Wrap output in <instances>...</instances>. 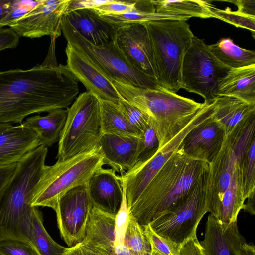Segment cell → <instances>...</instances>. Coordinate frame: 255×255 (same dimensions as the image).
<instances>
[{"instance_id":"obj_1","label":"cell","mask_w":255,"mask_h":255,"mask_svg":"<svg viewBox=\"0 0 255 255\" xmlns=\"http://www.w3.org/2000/svg\"><path fill=\"white\" fill-rule=\"evenodd\" d=\"M78 83L61 64L0 71V123L21 124L32 114L67 109L77 98Z\"/></svg>"},{"instance_id":"obj_2","label":"cell","mask_w":255,"mask_h":255,"mask_svg":"<svg viewBox=\"0 0 255 255\" xmlns=\"http://www.w3.org/2000/svg\"><path fill=\"white\" fill-rule=\"evenodd\" d=\"M47 153L48 148L41 145L26 154L0 189V241L10 239L31 245V200Z\"/></svg>"},{"instance_id":"obj_3","label":"cell","mask_w":255,"mask_h":255,"mask_svg":"<svg viewBox=\"0 0 255 255\" xmlns=\"http://www.w3.org/2000/svg\"><path fill=\"white\" fill-rule=\"evenodd\" d=\"M209 164L179 147L157 172L129 212L142 226L170 211L188 193Z\"/></svg>"},{"instance_id":"obj_4","label":"cell","mask_w":255,"mask_h":255,"mask_svg":"<svg viewBox=\"0 0 255 255\" xmlns=\"http://www.w3.org/2000/svg\"><path fill=\"white\" fill-rule=\"evenodd\" d=\"M120 97L138 107L150 118V126L160 149L173 139L191 122L203 103L163 88L155 90L112 81Z\"/></svg>"},{"instance_id":"obj_5","label":"cell","mask_w":255,"mask_h":255,"mask_svg":"<svg viewBox=\"0 0 255 255\" xmlns=\"http://www.w3.org/2000/svg\"><path fill=\"white\" fill-rule=\"evenodd\" d=\"M144 24L151 44L157 81L161 88L176 93L181 89L183 59L194 35L183 20H159Z\"/></svg>"},{"instance_id":"obj_6","label":"cell","mask_w":255,"mask_h":255,"mask_svg":"<svg viewBox=\"0 0 255 255\" xmlns=\"http://www.w3.org/2000/svg\"><path fill=\"white\" fill-rule=\"evenodd\" d=\"M66 121L58 140L57 161L99 148L103 134L101 100L89 92L80 94L67 108Z\"/></svg>"},{"instance_id":"obj_7","label":"cell","mask_w":255,"mask_h":255,"mask_svg":"<svg viewBox=\"0 0 255 255\" xmlns=\"http://www.w3.org/2000/svg\"><path fill=\"white\" fill-rule=\"evenodd\" d=\"M99 148L51 166H45L31 200L32 207L55 209L59 199L71 189L86 185L93 174L104 165Z\"/></svg>"},{"instance_id":"obj_8","label":"cell","mask_w":255,"mask_h":255,"mask_svg":"<svg viewBox=\"0 0 255 255\" xmlns=\"http://www.w3.org/2000/svg\"><path fill=\"white\" fill-rule=\"evenodd\" d=\"M61 31L67 44L87 56L110 81L137 87L162 89L156 79L132 66L115 42L104 46H95L72 27L64 16Z\"/></svg>"},{"instance_id":"obj_9","label":"cell","mask_w":255,"mask_h":255,"mask_svg":"<svg viewBox=\"0 0 255 255\" xmlns=\"http://www.w3.org/2000/svg\"><path fill=\"white\" fill-rule=\"evenodd\" d=\"M209 166L176 206L148 224L156 234L180 246L197 235L198 226L208 212Z\"/></svg>"},{"instance_id":"obj_10","label":"cell","mask_w":255,"mask_h":255,"mask_svg":"<svg viewBox=\"0 0 255 255\" xmlns=\"http://www.w3.org/2000/svg\"><path fill=\"white\" fill-rule=\"evenodd\" d=\"M230 69L211 54L203 40L194 36L183 59L180 88L199 95L204 101H214L220 81Z\"/></svg>"},{"instance_id":"obj_11","label":"cell","mask_w":255,"mask_h":255,"mask_svg":"<svg viewBox=\"0 0 255 255\" xmlns=\"http://www.w3.org/2000/svg\"><path fill=\"white\" fill-rule=\"evenodd\" d=\"M213 102H205L191 122L173 139L147 160L137 161L128 171L120 176L128 208L135 203L142 192L172 154L179 147L185 136L194 127L211 117Z\"/></svg>"},{"instance_id":"obj_12","label":"cell","mask_w":255,"mask_h":255,"mask_svg":"<svg viewBox=\"0 0 255 255\" xmlns=\"http://www.w3.org/2000/svg\"><path fill=\"white\" fill-rule=\"evenodd\" d=\"M93 207L86 185L71 189L58 201L54 210L61 236L69 247L85 239Z\"/></svg>"},{"instance_id":"obj_13","label":"cell","mask_w":255,"mask_h":255,"mask_svg":"<svg viewBox=\"0 0 255 255\" xmlns=\"http://www.w3.org/2000/svg\"><path fill=\"white\" fill-rule=\"evenodd\" d=\"M70 0H42L29 12L8 26L19 37L30 38L61 34V22Z\"/></svg>"},{"instance_id":"obj_14","label":"cell","mask_w":255,"mask_h":255,"mask_svg":"<svg viewBox=\"0 0 255 255\" xmlns=\"http://www.w3.org/2000/svg\"><path fill=\"white\" fill-rule=\"evenodd\" d=\"M114 42L132 66L156 79L151 44L144 24L118 27Z\"/></svg>"},{"instance_id":"obj_15","label":"cell","mask_w":255,"mask_h":255,"mask_svg":"<svg viewBox=\"0 0 255 255\" xmlns=\"http://www.w3.org/2000/svg\"><path fill=\"white\" fill-rule=\"evenodd\" d=\"M69 70L83 83L87 91L101 101L119 104L121 97L112 81L84 54L69 44L65 49Z\"/></svg>"},{"instance_id":"obj_16","label":"cell","mask_w":255,"mask_h":255,"mask_svg":"<svg viewBox=\"0 0 255 255\" xmlns=\"http://www.w3.org/2000/svg\"><path fill=\"white\" fill-rule=\"evenodd\" d=\"M225 138L223 129L212 115L191 130L179 147L188 156L210 163L221 150Z\"/></svg>"},{"instance_id":"obj_17","label":"cell","mask_w":255,"mask_h":255,"mask_svg":"<svg viewBox=\"0 0 255 255\" xmlns=\"http://www.w3.org/2000/svg\"><path fill=\"white\" fill-rule=\"evenodd\" d=\"M245 242L237 221L223 223L208 215L204 239L200 242L204 255H241V247Z\"/></svg>"},{"instance_id":"obj_18","label":"cell","mask_w":255,"mask_h":255,"mask_svg":"<svg viewBox=\"0 0 255 255\" xmlns=\"http://www.w3.org/2000/svg\"><path fill=\"white\" fill-rule=\"evenodd\" d=\"M140 144V137L103 133L99 149L104 164L121 175L124 174L136 163Z\"/></svg>"},{"instance_id":"obj_19","label":"cell","mask_w":255,"mask_h":255,"mask_svg":"<svg viewBox=\"0 0 255 255\" xmlns=\"http://www.w3.org/2000/svg\"><path fill=\"white\" fill-rule=\"evenodd\" d=\"M236 169V161L233 149L226 138L221 150L209 166L208 210L213 217L224 193L230 185Z\"/></svg>"},{"instance_id":"obj_20","label":"cell","mask_w":255,"mask_h":255,"mask_svg":"<svg viewBox=\"0 0 255 255\" xmlns=\"http://www.w3.org/2000/svg\"><path fill=\"white\" fill-rule=\"evenodd\" d=\"M87 188L93 207L110 214H117L124 190L120 176L113 169L97 170L89 179Z\"/></svg>"},{"instance_id":"obj_21","label":"cell","mask_w":255,"mask_h":255,"mask_svg":"<svg viewBox=\"0 0 255 255\" xmlns=\"http://www.w3.org/2000/svg\"><path fill=\"white\" fill-rule=\"evenodd\" d=\"M64 16L71 26L92 45L104 46L114 42L117 27L92 9L74 10Z\"/></svg>"},{"instance_id":"obj_22","label":"cell","mask_w":255,"mask_h":255,"mask_svg":"<svg viewBox=\"0 0 255 255\" xmlns=\"http://www.w3.org/2000/svg\"><path fill=\"white\" fill-rule=\"evenodd\" d=\"M40 146L33 131L21 124L12 125L0 133V168L18 163Z\"/></svg>"},{"instance_id":"obj_23","label":"cell","mask_w":255,"mask_h":255,"mask_svg":"<svg viewBox=\"0 0 255 255\" xmlns=\"http://www.w3.org/2000/svg\"><path fill=\"white\" fill-rule=\"evenodd\" d=\"M255 115V103L231 97H218L214 101L213 118L223 129L226 137L243 127Z\"/></svg>"},{"instance_id":"obj_24","label":"cell","mask_w":255,"mask_h":255,"mask_svg":"<svg viewBox=\"0 0 255 255\" xmlns=\"http://www.w3.org/2000/svg\"><path fill=\"white\" fill-rule=\"evenodd\" d=\"M217 98L227 96L255 103V64L230 69L220 81Z\"/></svg>"},{"instance_id":"obj_25","label":"cell","mask_w":255,"mask_h":255,"mask_svg":"<svg viewBox=\"0 0 255 255\" xmlns=\"http://www.w3.org/2000/svg\"><path fill=\"white\" fill-rule=\"evenodd\" d=\"M116 215L93 207L86 226L84 239L106 255L114 247Z\"/></svg>"},{"instance_id":"obj_26","label":"cell","mask_w":255,"mask_h":255,"mask_svg":"<svg viewBox=\"0 0 255 255\" xmlns=\"http://www.w3.org/2000/svg\"><path fill=\"white\" fill-rule=\"evenodd\" d=\"M67 109L52 110L46 116L35 115L27 118L20 124L37 135L40 145L47 148L58 141L64 127Z\"/></svg>"},{"instance_id":"obj_27","label":"cell","mask_w":255,"mask_h":255,"mask_svg":"<svg viewBox=\"0 0 255 255\" xmlns=\"http://www.w3.org/2000/svg\"><path fill=\"white\" fill-rule=\"evenodd\" d=\"M116 27L132 24H144L159 20H179L186 21L190 17L184 15L160 13L156 12L154 0H136V8L122 14L100 16Z\"/></svg>"},{"instance_id":"obj_28","label":"cell","mask_w":255,"mask_h":255,"mask_svg":"<svg viewBox=\"0 0 255 255\" xmlns=\"http://www.w3.org/2000/svg\"><path fill=\"white\" fill-rule=\"evenodd\" d=\"M208 47L220 63L230 69L255 64V52L240 47L230 38H222Z\"/></svg>"},{"instance_id":"obj_29","label":"cell","mask_w":255,"mask_h":255,"mask_svg":"<svg viewBox=\"0 0 255 255\" xmlns=\"http://www.w3.org/2000/svg\"><path fill=\"white\" fill-rule=\"evenodd\" d=\"M101 117L103 133L140 137L142 132L126 119L119 104L101 100Z\"/></svg>"},{"instance_id":"obj_30","label":"cell","mask_w":255,"mask_h":255,"mask_svg":"<svg viewBox=\"0 0 255 255\" xmlns=\"http://www.w3.org/2000/svg\"><path fill=\"white\" fill-rule=\"evenodd\" d=\"M156 12L201 18H212L210 1L201 0H154Z\"/></svg>"},{"instance_id":"obj_31","label":"cell","mask_w":255,"mask_h":255,"mask_svg":"<svg viewBox=\"0 0 255 255\" xmlns=\"http://www.w3.org/2000/svg\"><path fill=\"white\" fill-rule=\"evenodd\" d=\"M31 244L38 255H62L67 248L56 242L48 233L38 207H33L32 214Z\"/></svg>"},{"instance_id":"obj_32","label":"cell","mask_w":255,"mask_h":255,"mask_svg":"<svg viewBox=\"0 0 255 255\" xmlns=\"http://www.w3.org/2000/svg\"><path fill=\"white\" fill-rule=\"evenodd\" d=\"M245 200L238 183L236 169L230 185L224 193L214 217L223 223L237 221Z\"/></svg>"},{"instance_id":"obj_33","label":"cell","mask_w":255,"mask_h":255,"mask_svg":"<svg viewBox=\"0 0 255 255\" xmlns=\"http://www.w3.org/2000/svg\"><path fill=\"white\" fill-rule=\"evenodd\" d=\"M239 186L245 200L255 192V138L246 154L236 166Z\"/></svg>"},{"instance_id":"obj_34","label":"cell","mask_w":255,"mask_h":255,"mask_svg":"<svg viewBox=\"0 0 255 255\" xmlns=\"http://www.w3.org/2000/svg\"><path fill=\"white\" fill-rule=\"evenodd\" d=\"M124 244L134 255H151V246L143 227L130 213Z\"/></svg>"},{"instance_id":"obj_35","label":"cell","mask_w":255,"mask_h":255,"mask_svg":"<svg viewBox=\"0 0 255 255\" xmlns=\"http://www.w3.org/2000/svg\"><path fill=\"white\" fill-rule=\"evenodd\" d=\"M212 18H216L231 24L236 27L249 30L252 32L255 38V17L247 15L238 11H232L229 7L222 10L215 7L213 5L210 8Z\"/></svg>"},{"instance_id":"obj_36","label":"cell","mask_w":255,"mask_h":255,"mask_svg":"<svg viewBox=\"0 0 255 255\" xmlns=\"http://www.w3.org/2000/svg\"><path fill=\"white\" fill-rule=\"evenodd\" d=\"M143 227L152 250L160 255H179L181 246L158 235L149 225Z\"/></svg>"},{"instance_id":"obj_37","label":"cell","mask_w":255,"mask_h":255,"mask_svg":"<svg viewBox=\"0 0 255 255\" xmlns=\"http://www.w3.org/2000/svg\"><path fill=\"white\" fill-rule=\"evenodd\" d=\"M119 106L129 123L141 132L150 126L149 117L138 107L121 98Z\"/></svg>"},{"instance_id":"obj_38","label":"cell","mask_w":255,"mask_h":255,"mask_svg":"<svg viewBox=\"0 0 255 255\" xmlns=\"http://www.w3.org/2000/svg\"><path fill=\"white\" fill-rule=\"evenodd\" d=\"M140 138V149L137 162L148 159L155 154L159 148L158 139L150 126L142 132Z\"/></svg>"},{"instance_id":"obj_39","label":"cell","mask_w":255,"mask_h":255,"mask_svg":"<svg viewBox=\"0 0 255 255\" xmlns=\"http://www.w3.org/2000/svg\"><path fill=\"white\" fill-rule=\"evenodd\" d=\"M136 0H111L92 9L99 15L122 14L136 8Z\"/></svg>"},{"instance_id":"obj_40","label":"cell","mask_w":255,"mask_h":255,"mask_svg":"<svg viewBox=\"0 0 255 255\" xmlns=\"http://www.w3.org/2000/svg\"><path fill=\"white\" fill-rule=\"evenodd\" d=\"M40 0H14L12 7L5 17L0 23V28L9 26L32 10Z\"/></svg>"},{"instance_id":"obj_41","label":"cell","mask_w":255,"mask_h":255,"mask_svg":"<svg viewBox=\"0 0 255 255\" xmlns=\"http://www.w3.org/2000/svg\"><path fill=\"white\" fill-rule=\"evenodd\" d=\"M0 254L2 255H38L30 244L10 239L0 241Z\"/></svg>"},{"instance_id":"obj_42","label":"cell","mask_w":255,"mask_h":255,"mask_svg":"<svg viewBox=\"0 0 255 255\" xmlns=\"http://www.w3.org/2000/svg\"><path fill=\"white\" fill-rule=\"evenodd\" d=\"M129 216L128 206L124 191L122 204L118 212L116 215L114 246L118 244H124V236L128 223Z\"/></svg>"},{"instance_id":"obj_43","label":"cell","mask_w":255,"mask_h":255,"mask_svg":"<svg viewBox=\"0 0 255 255\" xmlns=\"http://www.w3.org/2000/svg\"><path fill=\"white\" fill-rule=\"evenodd\" d=\"M62 255H106L89 242L84 239L82 242L67 248Z\"/></svg>"},{"instance_id":"obj_44","label":"cell","mask_w":255,"mask_h":255,"mask_svg":"<svg viewBox=\"0 0 255 255\" xmlns=\"http://www.w3.org/2000/svg\"><path fill=\"white\" fill-rule=\"evenodd\" d=\"M19 36L11 28H0V51L14 48L19 43Z\"/></svg>"},{"instance_id":"obj_45","label":"cell","mask_w":255,"mask_h":255,"mask_svg":"<svg viewBox=\"0 0 255 255\" xmlns=\"http://www.w3.org/2000/svg\"><path fill=\"white\" fill-rule=\"evenodd\" d=\"M111 1V0H70L66 14L76 10L93 9L108 3Z\"/></svg>"},{"instance_id":"obj_46","label":"cell","mask_w":255,"mask_h":255,"mask_svg":"<svg viewBox=\"0 0 255 255\" xmlns=\"http://www.w3.org/2000/svg\"><path fill=\"white\" fill-rule=\"evenodd\" d=\"M179 255H204L197 235L188 240L181 246Z\"/></svg>"},{"instance_id":"obj_47","label":"cell","mask_w":255,"mask_h":255,"mask_svg":"<svg viewBox=\"0 0 255 255\" xmlns=\"http://www.w3.org/2000/svg\"><path fill=\"white\" fill-rule=\"evenodd\" d=\"M225 1L235 4L238 8L237 11L255 17V0H234Z\"/></svg>"},{"instance_id":"obj_48","label":"cell","mask_w":255,"mask_h":255,"mask_svg":"<svg viewBox=\"0 0 255 255\" xmlns=\"http://www.w3.org/2000/svg\"><path fill=\"white\" fill-rule=\"evenodd\" d=\"M17 163L0 168V186H2L15 170Z\"/></svg>"},{"instance_id":"obj_49","label":"cell","mask_w":255,"mask_h":255,"mask_svg":"<svg viewBox=\"0 0 255 255\" xmlns=\"http://www.w3.org/2000/svg\"><path fill=\"white\" fill-rule=\"evenodd\" d=\"M14 0H0V23L10 11Z\"/></svg>"},{"instance_id":"obj_50","label":"cell","mask_w":255,"mask_h":255,"mask_svg":"<svg viewBox=\"0 0 255 255\" xmlns=\"http://www.w3.org/2000/svg\"><path fill=\"white\" fill-rule=\"evenodd\" d=\"M255 192L250 195L247 198V202L244 203L243 209L251 215H255Z\"/></svg>"},{"instance_id":"obj_51","label":"cell","mask_w":255,"mask_h":255,"mask_svg":"<svg viewBox=\"0 0 255 255\" xmlns=\"http://www.w3.org/2000/svg\"><path fill=\"white\" fill-rule=\"evenodd\" d=\"M111 255H134L124 244H120L114 246Z\"/></svg>"},{"instance_id":"obj_52","label":"cell","mask_w":255,"mask_h":255,"mask_svg":"<svg viewBox=\"0 0 255 255\" xmlns=\"http://www.w3.org/2000/svg\"><path fill=\"white\" fill-rule=\"evenodd\" d=\"M241 255H255V245L245 242L241 247Z\"/></svg>"},{"instance_id":"obj_53","label":"cell","mask_w":255,"mask_h":255,"mask_svg":"<svg viewBox=\"0 0 255 255\" xmlns=\"http://www.w3.org/2000/svg\"><path fill=\"white\" fill-rule=\"evenodd\" d=\"M12 126V124L0 123V133Z\"/></svg>"},{"instance_id":"obj_54","label":"cell","mask_w":255,"mask_h":255,"mask_svg":"<svg viewBox=\"0 0 255 255\" xmlns=\"http://www.w3.org/2000/svg\"><path fill=\"white\" fill-rule=\"evenodd\" d=\"M151 255H159L156 252H155V251L151 250Z\"/></svg>"},{"instance_id":"obj_55","label":"cell","mask_w":255,"mask_h":255,"mask_svg":"<svg viewBox=\"0 0 255 255\" xmlns=\"http://www.w3.org/2000/svg\"><path fill=\"white\" fill-rule=\"evenodd\" d=\"M1 186H0V189L1 188Z\"/></svg>"},{"instance_id":"obj_56","label":"cell","mask_w":255,"mask_h":255,"mask_svg":"<svg viewBox=\"0 0 255 255\" xmlns=\"http://www.w3.org/2000/svg\"><path fill=\"white\" fill-rule=\"evenodd\" d=\"M0 255H1V254H0Z\"/></svg>"}]
</instances>
